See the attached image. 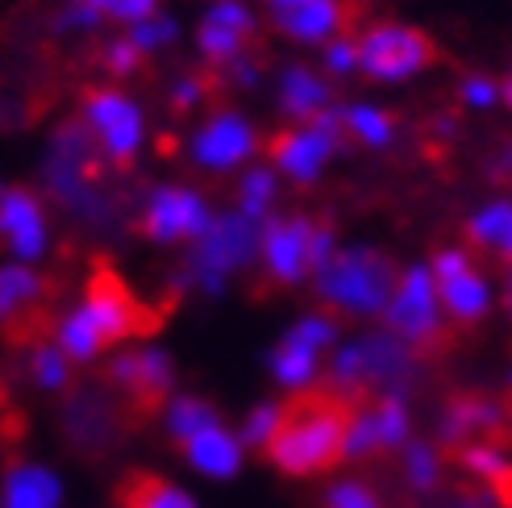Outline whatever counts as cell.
<instances>
[{
    "mask_svg": "<svg viewBox=\"0 0 512 508\" xmlns=\"http://www.w3.org/2000/svg\"><path fill=\"white\" fill-rule=\"evenodd\" d=\"M159 321L163 317L125 284V275L109 259H92L80 309H71L59 321L55 342L71 354V363H92L96 354H105L125 338L155 334Z\"/></svg>",
    "mask_w": 512,
    "mask_h": 508,
    "instance_id": "7a4b0ae2",
    "label": "cell"
},
{
    "mask_svg": "<svg viewBox=\"0 0 512 508\" xmlns=\"http://www.w3.org/2000/svg\"><path fill=\"white\" fill-rule=\"evenodd\" d=\"M179 450H184V459H188L196 471L217 475V479L234 475V471H238V463H242V446H238V438L229 434L225 425L204 429V434H196L192 442H184Z\"/></svg>",
    "mask_w": 512,
    "mask_h": 508,
    "instance_id": "cb8c5ba5",
    "label": "cell"
},
{
    "mask_svg": "<svg viewBox=\"0 0 512 508\" xmlns=\"http://www.w3.org/2000/svg\"><path fill=\"white\" fill-rule=\"evenodd\" d=\"M275 425H279V404H259L250 417H246V429H242V442L250 446V450H259L263 454V446L271 442V434H275Z\"/></svg>",
    "mask_w": 512,
    "mask_h": 508,
    "instance_id": "e575fe53",
    "label": "cell"
},
{
    "mask_svg": "<svg viewBox=\"0 0 512 508\" xmlns=\"http://www.w3.org/2000/svg\"><path fill=\"white\" fill-rule=\"evenodd\" d=\"M279 100H284V109L300 121H313L321 117L325 109H334L329 100H334V88H329L325 75H317L313 67H288L284 80H279Z\"/></svg>",
    "mask_w": 512,
    "mask_h": 508,
    "instance_id": "603a6c76",
    "label": "cell"
},
{
    "mask_svg": "<svg viewBox=\"0 0 512 508\" xmlns=\"http://www.w3.org/2000/svg\"><path fill=\"white\" fill-rule=\"evenodd\" d=\"M0 246L17 259H38L46 250V205L34 188L0 184Z\"/></svg>",
    "mask_w": 512,
    "mask_h": 508,
    "instance_id": "d6986e66",
    "label": "cell"
},
{
    "mask_svg": "<svg viewBox=\"0 0 512 508\" xmlns=\"http://www.w3.org/2000/svg\"><path fill=\"white\" fill-rule=\"evenodd\" d=\"M429 275H433L438 300H442V309L458 334H467V329H475L483 317H488V284H483V275L467 254V246H442L433 254Z\"/></svg>",
    "mask_w": 512,
    "mask_h": 508,
    "instance_id": "7c38bea8",
    "label": "cell"
},
{
    "mask_svg": "<svg viewBox=\"0 0 512 508\" xmlns=\"http://www.w3.org/2000/svg\"><path fill=\"white\" fill-rule=\"evenodd\" d=\"M30 371H34V384L38 388H50V392H63L71 388V379H75V363H71V354L50 338V342H38L30 350Z\"/></svg>",
    "mask_w": 512,
    "mask_h": 508,
    "instance_id": "83f0119b",
    "label": "cell"
},
{
    "mask_svg": "<svg viewBox=\"0 0 512 508\" xmlns=\"http://www.w3.org/2000/svg\"><path fill=\"white\" fill-rule=\"evenodd\" d=\"M117 508H196V500L175 488L171 479H163L159 471H130L117 479Z\"/></svg>",
    "mask_w": 512,
    "mask_h": 508,
    "instance_id": "7402d4cb",
    "label": "cell"
},
{
    "mask_svg": "<svg viewBox=\"0 0 512 508\" xmlns=\"http://www.w3.org/2000/svg\"><path fill=\"white\" fill-rule=\"evenodd\" d=\"M408 363H413V354H408L388 329H383V334H375V338L342 346V354L334 359V371H329L325 384H334L342 392H354V396L396 392L408 379Z\"/></svg>",
    "mask_w": 512,
    "mask_h": 508,
    "instance_id": "30bf717a",
    "label": "cell"
},
{
    "mask_svg": "<svg viewBox=\"0 0 512 508\" xmlns=\"http://www.w3.org/2000/svg\"><path fill=\"white\" fill-rule=\"evenodd\" d=\"M325 67L334 75H346V71H358V38L346 34V38H334L325 50Z\"/></svg>",
    "mask_w": 512,
    "mask_h": 508,
    "instance_id": "d590c367",
    "label": "cell"
},
{
    "mask_svg": "<svg viewBox=\"0 0 512 508\" xmlns=\"http://www.w3.org/2000/svg\"><path fill=\"white\" fill-rule=\"evenodd\" d=\"M342 121H346V138L363 142V146H383V142H392V130H396V117H392L388 109H375V105L342 109Z\"/></svg>",
    "mask_w": 512,
    "mask_h": 508,
    "instance_id": "f1b7e54d",
    "label": "cell"
},
{
    "mask_svg": "<svg viewBox=\"0 0 512 508\" xmlns=\"http://www.w3.org/2000/svg\"><path fill=\"white\" fill-rule=\"evenodd\" d=\"M209 225L213 217L204 209V200L192 188H179V184L150 192L142 209V234L150 242H192L209 234Z\"/></svg>",
    "mask_w": 512,
    "mask_h": 508,
    "instance_id": "e0dca14e",
    "label": "cell"
},
{
    "mask_svg": "<svg viewBox=\"0 0 512 508\" xmlns=\"http://www.w3.org/2000/svg\"><path fill=\"white\" fill-rule=\"evenodd\" d=\"M200 55L221 80L238 63L259 59V25H254L250 9L238 0H217L200 21Z\"/></svg>",
    "mask_w": 512,
    "mask_h": 508,
    "instance_id": "4fadbf2b",
    "label": "cell"
},
{
    "mask_svg": "<svg viewBox=\"0 0 512 508\" xmlns=\"http://www.w3.org/2000/svg\"><path fill=\"white\" fill-rule=\"evenodd\" d=\"M442 459L446 454L429 442H408L400 450V467H404V484L413 492H433L442 484Z\"/></svg>",
    "mask_w": 512,
    "mask_h": 508,
    "instance_id": "4316f807",
    "label": "cell"
},
{
    "mask_svg": "<svg viewBox=\"0 0 512 508\" xmlns=\"http://www.w3.org/2000/svg\"><path fill=\"white\" fill-rule=\"evenodd\" d=\"M496 180H504V184H512V142L504 146V155H500V163H496Z\"/></svg>",
    "mask_w": 512,
    "mask_h": 508,
    "instance_id": "74e56055",
    "label": "cell"
},
{
    "mask_svg": "<svg viewBox=\"0 0 512 508\" xmlns=\"http://www.w3.org/2000/svg\"><path fill=\"white\" fill-rule=\"evenodd\" d=\"M396 284H400L396 259L388 250H375V246L334 250V259H329L317 275V292L329 304V313H346V317L383 313Z\"/></svg>",
    "mask_w": 512,
    "mask_h": 508,
    "instance_id": "3957f363",
    "label": "cell"
},
{
    "mask_svg": "<svg viewBox=\"0 0 512 508\" xmlns=\"http://www.w3.org/2000/svg\"><path fill=\"white\" fill-rule=\"evenodd\" d=\"M55 317V284L34 267L13 263L0 267V338L13 346H38L59 334Z\"/></svg>",
    "mask_w": 512,
    "mask_h": 508,
    "instance_id": "8992f818",
    "label": "cell"
},
{
    "mask_svg": "<svg viewBox=\"0 0 512 508\" xmlns=\"http://www.w3.org/2000/svg\"><path fill=\"white\" fill-rule=\"evenodd\" d=\"M354 392L334 384H309L279 400V425L263 446V459L292 479H313L346 463L350 429L358 413Z\"/></svg>",
    "mask_w": 512,
    "mask_h": 508,
    "instance_id": "6da1fadb",
    "label": "cell"
},
{
    "mask_svg": "<svg viewBox=\"0 0 512 508\" xmlns=\"http://www.w3.org/2000/svg\"><path fill=\"white\" fill-rule=\"evenodd\" d=\"M433 63H442V46L417 25L375 21L358 38V71L371 80H408V75L429 71Z\"/></svg>",
    "mask_w": 512,
    "mask_h": 508,
    "instance_id": "9c48e42d",
    "label": "cell"
},
{
    "mask_svg": "<svg viewBox=\"0 0 512 508\" xmlns=\"http://www.w3.org/2000/svg\"><path fill=\"white\" fill-rule=\"evenodd\" d=\"M254 150H263L259 134H254V125L246 117H238L234 109H217L209 121H204V130L196 134L192 142V155L200 167H209V171H229V167H238L246 163Z\"/></svg>",
    "mask_w": 512,
    "mask_h": 508,
    "instance_id": "ffe728a7",
    "label": "cell"
},
{
    "mask_svg": "<svg viewBox=\"0 0 512 508\" xmlns=\"http://www.w3.org/2000/svg\"><path fill=\"white\" fill-rule=\"evenodd\" d=\"M59 479L38 463H13L5 471V508H59Z\"/></svg>",
    "mask_w": 512,
    "mask_h": 508,
    "instance_id": "d4e9b609",
    "label": "cell"
},
{
    "mask_svg": "<svg viewBox=\"0 0 512 508\" xmlns=\"http://www.w3.org/2000/svg\"><path fill=\"white\" fill-rule=\"evenodd\" d=\"M442 300H438V288H433V275L429 267H408L400 271V284L383 309V329L413 354L421 363H433L450 354L458 329L450 325V317H442Z\"/></svg>",
    "mask_w": 512,
    "mask_h": 508,
    "instance_id": "277c9868",
    "label": "cell"
},
{
    "mask_svg": "<svg viewBox=\"0 0 512 508\" xmlns=\"http://www.w3.org/2000/svg\"><path fill=\"white\" fill-rule=\"evenodd\" d=\"M267 205H275V171L254 167V171H246V180L238 188V213L263 221Z\"/></svg>",
    "mask_w": 512,
    "mask_h": 508,
    "instance_id": "f546056e",
    "label": "cell"
},
{
    "mask_svg": "<svg viewBox=\"0 0 512 508\" xmlns=\"http://www.w3.org/2000/svg\"><path fill=\"white\" fill-rule=\"evenodd\" d=\"M125 38H130L138 50H146V55H150V50H159L163 42L175 38V21H167L163 13H155V17H146V21L130 25V34H125Z\"/></svg>",
    "mask_w": 512,
    "mask_h": 508,
    "instance_id": "836d02e7",
    "label": "cell"
},
{
    "mask_svg": "<svg viewBox=\"0 0 512 508\" xmlns=\"http://www.w3.org/2000/svg\"><path fill=\"white\" fill-rule=\"evenodd\" d=\"M146 50H138L130 38H113L105 50H100V67H105L109 75H117V80H125V75H138L146 67Z\"/></svg>",
    "mask_w": 512,
    "mask_h": 508,
    "instance_id": "1f68e13d",
    "label": "cell"
},
{
    "mask_svg": "<svg viewBox=\"0 0 512 508\" xmlns=\"http://www.w3.org/2000/svg\"><path fill=\"white\" fill-rule=\"evenodd\" d=\"M504 309L512 317V271H504Z\"/></svg>",
    "mask_w": 512,
    "mask_h": 508,
    "instance_id": "f35d334b",
    "label": "cell"
},
{
    "mask_svg": "<svg viewBox=\"0 0 512 508\" xmlns=\"http://www.w3.org/2000/svg\"><path fill=\"white\" fill-rule=\"evenodd\" d=\"M84 121L96 134L100 150L113 171H130L142 150V113L125 92L117 88H84Z\"/></svg>",
    "mask_w": 512,
    "mask_h": 508,
    "instance_id": "8fae6325",
    "label": "cell"
},
{
    "mask_svg": "<svg viewBox=\"0 0 512 508\" xmlns=\"http://www.w3.org/2000/svg\"><path fill=\"white\" fill-rule=\"evenodd\" d=\"M504 100H508V109H512V71H508V80H504Z\"/></svg>",
    "mask_w": 512,
    "mask_h": 508,
    "instance_id": "ab89813d",
    "label": "cell"
},
{
    "mask_svg": "<svg viewBox=\"0 0 512 508\" xmlns=\"http://www.w3.org/2000/svg\"><path fill=\"white\" fill-rule=\"evenodd\" d=\"M334 259V221L288 213L275 217L263 230V275L267 288H292L300 279L321 275V267Z\"/></svg>",
    "mask_w": 512,
    "mask_h": 508,
    "instance_id": "5b68a950",
    "label": "cell"
},
{
    "mask_svg": "<svg viewBox=\"0 0 512 508\" xmlns=\"http://www.w3.org/2000/svg\"><path fill=\"white\" fill-rule=\"evenodd\" d=\"M338 338V317L334 313H309L304 317L292 334L279 342L275 350V375L284 379V384L296 392V388H309L313 384V375H317V354Z\"/></svg>",
    "mask_w": 512,
    "mask_h": 508,
    "instance_id": "ac0fdd59",
    "label": "cell"
},
{
    "mask_svg": "<svg viewBox=\"0 0 512 508\" xmlns=\"http://www.w3.org/2000/svg\"><path fill=\"white\" fill-rule=\"evenodd\" d=\"M125 429L150 425L175 400V363L163 350H130L105 371Z\"/></svg>",
    "mask_w": 512,
    "mask_h": 508,
    "instance_id": "52a82bcc",
    "label": "cell"
},
{
    "mask_svg": "<svg viewBox=\"0 0 512 508\" xmlns=\"http://www.w3.org/2000/svg\"><path fill=\"white\" fill-rule=\"evenodd\" d=\"M458 96H463V105H471V109H488L496 100V84L488 75H467V80L458 84Z\"/></svg>",
    "mask_w": 512,
    "mask_h": 508,
    "instance_id": "8d00e7d4",
    "label": "cell"
},
{
    "mask_svg": "<svg viewBox=\"0 0 512 508\" xmlns=\"http://www.w3.org/2000/svg\"><path fill=\"white\" fill-rule=\"evenodd\" d=\"M321 508H383V500L363 484V479H342L325 492Z\"/></svg>",
    "mask_w": 512,
    "mask_h": 508,
    "instance_id": "d6a6232c",
    "label": "cell"
},
{
    "mask_svg": "<svg viewBox=\"0 0 512 508\" xmlns=\"http://www.w3.org/2000/svg\"><path fill=\"white\" fill-rule=\"evenodd\" d=\"M467 254L496 263L500 271H512V200H492L488 209H479L467 225Z\"/></svg>",
    "mask_w": 512,
    "mask_h": 508,
    "instance_id": "44dd1931",
    "label": "cell"
},
{
    "mask_svg": "<svg viewBox=\"0 0 512 508\" xmlns=\"http://www.w3.org/2000/svg\"><path fill=\"white\" fill-rule=\"evenodd\" d=\"M346 121H342V109H325L321 117L313 121H300V125H284L263 138V155L288 175L296 184H313L321 167L338 155L346 146Z\"/></svg>",
    "mask_w": 512,
    "mask_h": 508,
    "instance_id": "ba28073f",
    "label": "cell"
},
{
    "mask_svg": "<svg viewBox=\"0 0 512 508\" xmlns=\"http://www.w3.org/2000/svg\"><path fill=\"white\" fill-rule=\"evenodd\" d=\"M408 442V409L400 392H379V396H363L354 413V429H350V446H346V463H371L383 459L392 450H404Z\"/></svg>",
    "mask_w": 512,
    "mask_h": 508,
    "instance_id": "5bb4252c",
    "label": "cell"
},
{
    "mask_svg": "<svg viewBox=\"0 0 512 508\" xmlns=\"http://www.w3.org/2000/svg\"><path fill=\"white\" fill-rule=\"evenodd\" d=\"M267 17L292 42L346 38L358 17L354 0H267Z\"/></svg>",
    "mask_w": 512,
    "mask_h": 508,
    "instance_id": "2e32d148",
    "label": "cell"
},
{
    "mask_svg": "<svg viewBox=\"0 0 512 508\" xmlns=\"http://www.w3.org/2000/svg\"><path fill=\"white\" fill-rule=\"evenodd\" d=\"M80 5L96 21H121V25H138L159 13V0H80Z\"/></svg>",
    "mask_w": 512,
    "mask_h": 508,
    "instance_id": "4dcf8cb0",
    "label": "cell"
},
{
    "mask_svg": "<svg viewBox=\"0 0 512 508\" xmlns=\"http://www.w3.org/2000/svg\"><path fill=\"white\" fill-rule=\"evenodd\" d=\"M475 442H492L508 446L512 442V425L504 417V400H492L483 392H458L446 404V421H442V454H454Z\"/></svg>",
    "mask_w": 512,
    "mask_h": 508,
    "instance_id": "9a60e30c",
    "label": "cell"
},
{
    "mask_svg": "<svg viewBox=\"0 0 512 508\" xmlns=\"http://www.w3.org/2000/svg\"><path fill=\"white\" fill-rule=\"evenodd\" d=\"M213 425H221V417H217V409H213V400L175 396V400L167 404V429H171L175 446L192 442L196 434H204V429H213Z\"/></svg>",
    "mask_w": 512,
    "mask_h": 508,
    "instance_id": "484cf974",
    "label": "cell"
}]
</instances>
